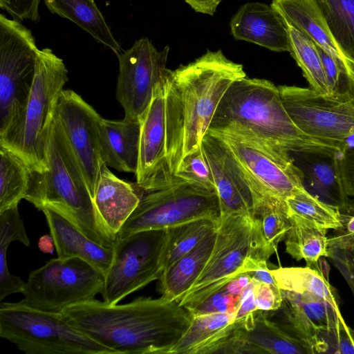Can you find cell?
I'll list each match as a JSON object with an SVG mask.
<instances>
[{"mask_svg":"<svg viewBox=\"0 0 354 354\" xmlns=\"http://www.w3.org/2000/svg\"><path fill=\"white\" fill-rule=\"evenodd\" d=\"M267 312L257 310L253 326L241 334L257 353L313 354L312 350L282 325L268 319Z\"/></svg>","mask_w":354,"mask_h":354,"instance_id":"28","label":"cell"},{"mask_svg":"<svg viewBox=\"0 0 354 354\" xmlns=\"http://www.w3.org/2000/svg\"><path fill=\"white\" fill-rule=\"evenodd\" d=\"M201 218L220 221L217 193L178 178L161 189L143 190L137 207L116 239L143 230H167Z\"/></svg>","mask_w":354,"mask_h":354,"instance_id":"8","label":"cell"},{"mask_svg":"<svg viewBox=\"0 0 354 354\" xmlns=\"http://www.w3.org/2000/svg\"><path fill=\"white\" fill-rule=\"evenodd\" d=\"M217 227L209 232L192 250L163 270L158 286L162 297L180 302L205 268L215 244Z\"/></svg>","mask_w":354,"mask_h":354,"instance_id":"25","label":"cell"},{"mask_svg":"<svg viewBox=\"0 0 354 354\" xmlns=\"http://www.w3.org/2000/svg\"><path fill=\"white\" fill-rule=\"evenodd\" d=\"M201 145L213 174L221 216L254 218L261 188L219 136L207 130Z\"/></svg>","mask_w":354,"mask_h":354,"instance_id":"15","label":"cell"},{"mask_svg":"<svg viewBox=\"0 0 354 354\" xmlns=\"http://www.w3.org/2000/svg\"><path fill=\"white\" fill-rule=\"evenodd\" d=\"M328 238V248H351L354 247V214H342V225Z\"/></svg>","mask_w":354,"mask_h":354,"instance_id":"43","label":"cell"},{"mask_svg":"<svg viewBox=\"0 0 354 354\" xmlns=\"http://www.w3.org/2000/svg\"><path fill=\"white\" fill-rule=\"evenodd\" d=\"M26 201L37 209H56L97 243L113 248L115 239L96 212L82 170L63 128L54 115L48 146V169L30 171Z\"/></svg>","mask_w":354,"mask_h":354,"instance_id":"4","label":"cell"},{"mask_svg":"<svg viewBox=\"0 0 354 354\" xmlns=\"http://www.w3.org/2000/svg\"><path fill=\"white\" fill-rule=\"evenodd\" d=\"M168 239V229L143 230L116 239L113 259L104 275L101 292L104 301L117 304L159 279L164 270Z\"/></svg>","mask_w":354,"mask_h":354,"instance_id":"10","label":"cell"},{"mask_svg":"<svg viewBox=\"0 0 354 354\" xmlns=\"http://www.w3.org/2000/svg\"><path fill=\"white\" fill-rule=\"evenodd\" d=\"M271 6L282 20L310 38L331 56L348 62L335 41L317 0H272Z\"/></svg>","mask_w":354,"mask_h":354,"instance_id":"23","label":"cell"},{"mask_svg":"<svg viewBox=\"0 0 354 354\" xmlns=\"http://www.w3.org/2000/svg\"><path fill=\"white\" fill-rule=\"evenodd\" d=\"M141 121L101 117L100 142L103 162L119 171L136 174L140 151Z\"/></svg>","mask_w":354,"mask_h":354,"instance_id":"22","label":"cell"},{"mask_svg":"<svg viewBox=\"0 0 354 354\" xmlns=\"http://www.w3.org/2000/svg\"><path fill=\"white\" fill-rule=\"evenodd\" d=\"M41 211L46 217L57 257H80L106 274L113 259V248L104 247L91 240L56 209L45 207Z\"/></svg>","mask_w":354,"mask_h":354,"instance_id":"21","label":"cell"},{"mask_svg":"<svg viewBox=\"0 0 354 354\" xmlns=\"http://www.w3.org/2000/svg\"><path fill=\"white\" fill-rule=\"evenodd\" d=\"M169 51V46L158 51L148 38L143 37L117 55L116 99L124 109V118L142 122L155 88L167 80Z\"/></svg>","mask_w":354,"mask_h":354,"instance_id":"14","label":"cell"},{"mask_svg":"<svg viewBox=\"0 0 354 354\" xmlns=\"http://www.w3.org/2000/svg\"><path fill=\"white\" fill-rule=\"evenodd\" d=\"M251 279L252 277L247 274H239L188 311L191 315L210 313L234 314L239 306L242 294Z\"/></svg>","mask_w":354,"mask_h":354,"instance_id":"37","label":"cell"},{"mask_svg":"<svg viewBox=\"0 0 354 354\" xmlns=\"http://www.w3.org/2000/svg\"><path fill=\"white\" fill-rule=\"evenodd\" d=\"M174 174L186 181L216 192L213 174L201 145L182 158Z\"/></svg>","mask_w":354,"mask_h":354,"instance_id":"38","label":"cell"},{"mask_svg":"<svg viewBox=\"0 0 354 354\" xmlns=\"http://www.w3.org/2000/svg\"><path fill=\"white\" fill-rule=\"evenodd\" d=\"M254 218L259 221L266 259L276 252L292 226L285 201L261 194L255 208Z\"/></svg>","mask_w":354,"mask_h":354,"instance_id":"30","label":"cell"},{"mask_svg":"<svg viewBox=\"0 0 354 354\" xmlns=\"http://www.w3.org/2000/svg\"><path fill=\"white\" fill-rule=\"evenodd\" d=\"M236 328L234 314L192 315L189 326L169 354H212Z\"/></svg>","mask_w":354,"mask_h":354,"instance_id":"26","label":"cell"},{"mask_svg":"<svg viewBox=\"0 0 354 354\" xmlns=\"http://www.w3.org/2000/svg\"><path fill=\"white\" fill-rule=\"evenodd\" d=\"M348 214H354V205H352L350 207V208L348 209Z\"/></svg>","mask_w":354,"mask_h":354,"instance_id":"46","label":"cell"},{"mask_svg":"<svg viewBox=\"0 0 354 354\" xmlns=\"http://www.w3.org/2000/svg\"><path fill=\"white\" fill-rule=\"evenodd\" d=\"M245 77L243 65L229 59L221 50H207L194 62L169 69L165 86V122L174 174L182 158L201 146L226 91Z\"/></svg>","mask_w":354,"mask_h":354,"instance_id":"2","label":"cell"},{"mask_svg":"<svg viewBox=\"0 0 354 354\" xmlns=\"http://www.w3.org/2000/svg\"><path fill=\"white\" fill-rule=\"evenodd\" d=\"M348 63L351 67V68L353 69V71H354V61H352V60H350L348 59Z\"/></svg>","mask_w":354,"mask_h":354,"instance_id":"47","label":"cell"},{"mask_svg":"<svg viewBox=\"0 0 354 354\" xmlns=\"http://www.w3.org/2000/svg\"><path fill=\"white\" fill-rule=\"evenodd\" d=\"M281 290L299 294H313L327 301L339 310L335 292L317 269L306 267L279 268L270 270Z\"/></svg>","mask_w":354,"mask_h":354,"instance_id":"32","label":"cell"},{"mask_svg":"<svg viewBox=\"0 0 354 354\" xmlns=\"http://www.w3.org/2000/svg\"><path fill=\"white\" fill-rule=\"evenodd\" d=\"M143 189L118 178L103 165L93 196L96 212L109 234L116 235L137 207Z\"/></svg>","mask_w":354,"mask_h":354,"instance_id":"20","label":"cell"},{"mask_svg":"<svg viewBox=\"0 0 354 354\" xmlns=\"http://www.w3.org/2000/svg\"><path fill=\"white\" fill-rule=\"evenodd\" d=\"M60 314L71 326L115 354H169L192 320L185 308L162 296L114 305L94 299Z\"/></svg>","mask_w":354,"mask_h":354,"instance_id":"1","label":"cell"},{"mask_svg":"<svg viewBox=\"0 0 354 354\" xmlns=\"http://www.w3.org/2000/svg\"><path fill=\"white\" fill-rule=\"evenodd\" d=\"M328 28L345 56L354 61V0H317Z\"/></svg>","mask_w":354,"mask_h":354,"instance_id":"35","label":"cell"},{"mask_svg":"<svg viewBox=\"0 0 354 354\" xmlns=\"http://www.w3.org/2000/svg\"><path fill=\"white\" fill-rule=\"evenodd\" d=\"M30 171L16 154L0 146V212L25 198Z\"/></svg>","mask_w":354,"mask_h":354,"instance_id":"33","label":"cell"},{"mask_svg":"<svg viewBox=\"0 0 354 354\" xmlns=\"http://www.w3.org/2000/svg\"><path fill=\"white\" fill-rule=\"evenodd\" d=\"M0 337L28 354H115L68 324L60 313L22 300L0 304Z\"/></svg>","mask_w":354,"mask_h":354,"instance_id":"6","label":"cell"},{"mask_svg":"<svg viewBox=\"0 0 354 354\" xmlns=\"http://www.w3.org/2000/svg\"><path fill=\"white\" fill-rule=\"evenodd\" d=\"M37 246L41 252L46 254H53L55 248L52 236L48 234L39 239Z\"/></svg>","mask_w":354,"mask_h":354,"instance_id":"45","label":"cell"},{"mask_svg":"<svg viewBox=\"0 0 354 354\" xmlns=\"http://www.w3.org/2000/svg\"><path fill=\"white\" fill-rule=\"evenodd\" d=\"M281 295L279 310L284 322L282 326L308 346L313 354L329 353L330 338L344 319L340 311L313 294L281 290Z\"/></svg>","mask_w":354,"mask_h":354,"instance_id":"18","label":"cell"},{"mask_svg":"<svg viewBox=\"0 0 354 354\" xmlns=\"http://www.w3.org/2000/svg\"><path fill=\"white\" fill-rule=\"evenodd\" d=\"M40 0H0V7L19 21L28 19L37 22L40 19Z\"/></svg>","mask_w":354,"mask_h":354,"instance_id":"40","label":"cell"},{"mask_svg":"<svg viewBox=\"0 0 354 354\" xmlns=\"http://www.w3.org/2000/svg\"><path fill=\"white\" fill-rule=\"evenodd\" d=\"M286 202L289 214L319 227L335 230L342 225L341 210L311 194L306 188L287 198Z\"/></svg>","mask_w":354,"mask_h":354,"instance_id":"34","label":"cell"},{"mask_svg":"<svg viewBox=\"0 0 354 354\" xmlns=\"http://www.w3.org/2000/svg\"><path fill=\"white\" fill-rule=\"evenodd\" d=\"M292 226L284 239L286 251L297 261L318 270L317 263L328 255V230L289 214Z\"/></svg>","mask_w":354,"mask_h":354,"instance_id":"29","label":"cell"},{"mask_svg":"<svg viewBox=\"0 0 354 354\" xmlns=\"http://www.w3.org/2000/svg\"><path fill=\"white\" fill-rule=\"evenodd\" d=\"M283 22L288 34V52L301 68L310 88L321 95L330 97L331 93L315 44L301 31Z\"/></svg>","mask_w":354,"mask_h":354,"instance_id":"31","label":"cell"},{"mask_svg":"<svg viewBox=\"0 0 354 354\" xmlns=\"http://www.w3.org/2000/svg\"><path fill=\"white\" fill-rule=\"evenodd\" d=\"M259 281L252 277L245 288L239 306L234 314V324L238 328L249 330L253 326L257 308L255 305L254 291Z\"/></svg>","mask_w":354,"mask_h":354,"instance_id":"39","label":"cell"},{"mask_svg":"<svg viewBox=\"0 0 354 354\" xmlns=\"http://www.w3.org/2000/svg\"><path fill=\"white\" fill-rule=\"evenodd\" d=\"M165 82L155 88L141 122L139 160L135 175L136 183L144 191L167 187L178 178L171 171L167 157Z\"/></svg>","mask_w":354,"mask_h":354,"instance_id":"17","label":"cell"},{"mask_svg":"<svg viewBox=\"0 0 354 354\" xmlns=\"http://www.w3.org/2000/svg\"><path fill=\"white\" fill-rule=\"evenodd\" d=\"M210 131L227 144L263 193L286 201L306 188L304 173L288 150L247 134Z\"/></svg>","mask_w":354,"mask_h":354,"instance_id":"13","label":"cell"},{"mask_svg":"<svg viewBox=\"0 0 354 354\" xmlns=\"http://www.w3.org/2000/svg\"><path fill=\"white\" fill-rule=\"evenodd\" d=\"M208 130L254 136L289 152H342L301 131L283 104L272 82L245 77L235 81L223 96Z\"/></svg>","mask_w":354,"mask_h":354,"instance_id":"3","label":"cell"},{"mask_svg":"<svg viewBox=\"0 0 354 354\" xmlns=\"http://www.w3.org/2000/svg\"><path fill=\"white\" fill-rule=\"evenodd\" d=\"M346 279L354 295V247L328 248V255Z\"/></svg>","mask_w":354,"mask_h":354,"instance_id":"42","label":"cell"},{"mask_svg":"<svg viewBox=\"0 0 354 354\" xmlns=\"http://www.w3.org/2000/svg\"><path fill=\"white\" fill-rule=\"evenodd\" d=\"M266 260L257 218L221 216L212 254L201 274L179 302L187 310L244 272L248 260Z\"/></svg>","mask_w":354,"mask_h":354,"instance_id":"7","label":"cell"},{"mask_svg":"<svg viewBox=\"0 0 354 354\" xmlns=\"http://www.w3.org/2000/svg\"><path fill=\"white\" fill-rule=\"evenodd\" d=\"M337 162L346 192L354 197V147L338 153Z\"/></svg>","mask_w":354,"mask_h":354,"instance_id":"44","label":"cell"},{"mask_svg":"<svg viewBox=\"0 0 354 354\" xmlns=\"http://www.w3.org/2000/svg\"><path fill=\"white\" fill-rule=\"evenodd\" d=\"M231 34L275 52L289 51L286 26L271 5L249 2L243 5L230 22Z\"/></svg>","mask_w":354,"mask_h":354,"instance_id":"19","label":"cell"},{"mask_svg":"<svg viewBox=\"0 0 354 354\" xmlns=\"http://www.w3.org/2000/svg\"><path fill=\"white\" fill-rule=\"evenodd\" d=\"M68 80L63 59L51 49H38L27 103L14 124L0 136V146L16 154L32 171L48 169V146L57 101Z\"/></svg>","mask_w":354,"mask_h":354,"instance_id":"5","label":"cell"},{"mask_svg":"<svg viewBox=\"0 0 354 354\" xmlns=\"http://www.w3.org/2000/svg\"><path fill=\"white\" fill-rule=\"evenodd\" d=\"M55 115L79 162L93 196L104 164L100 142L101 116L74 91L63 90Z\"/></svg>","mask_w":354,"mask_h":354,"instance_id":"16","label":"cell"},{"mask_svg":"<svg viewBox=\"0 0 354 354\" xmlns=\"http://www.w3.org/2000/svg\"><path fill=\"white\" fill-rule=\"evenodd\" d=\"M38 48L21 21L0 15V136L17 120L30 93Z\"/></svg>","mask_w":354,"mask_h":354,"instance_id":"11","label":"cell"},{"mask_svg":"<svg viewBox=\"0 0 354 354\" xmlns=\"http://www.w3.org/2000/svg\"><path fill=\"white\" fill-rule=\"evenodd\" d=\"M50 12L69 19L116 55L122 49L93 0H44Z\"/></svg>","mask_w":354,"mask_h":354,"instance_id":"27","label":"cell"},{"mask_svg":"<svg viewBox=\"0 0 354 354\" xmlns=\"http://www.w3.org/2000/svg\"><path fill=\"white\" fill-rule=\"evenodd\" d=\"M104 275L80 257L55 258L32 270L25 283L23 301L37 310L61 313L101 293Z\"/></svg>","mask_w":354,"mask_h":354,"instance_id":"9","label":"cell"},{"mask_svg":"<svg viewBox=\"0 0 354 354\" xmlns=\"http://www.w3.org/2000/svg\"><path fill=\"white\" fill-rule=\"evenodd\" d=\"M296 125L310 136L344 152L354 147V104L321 95L310 88L278 86Z\"/></svg>","mask_w":354,"mask_h":354,"instance_id":"12","label":"cell"},{"mask_svg":"<svg viewBox=\"0 0 354 354\" xmlns=\"http://www.w3.org/2000/svg\"><path fill=\"white\" fill-rule=\"evenodd\" d=\"M254 300L259 310L277 311L282 304L281 290L278 286L259 281L255 288Z\"/></svg>","mask_w":354,"mask_h":354,"instance_id":"41","label":"cell"},{"mask_svg":"<svg viewBox=\"0 0 354 354\" xmlns=\"http://www.w3.org/2000/svg\"><path fill=\"white\" fill-rule=\"evenodd\" d=\"M337 153L321 151L298 153L301 156L304 182L324 201L345 210L352 205L347 195L337 162Z\"/></svg>","mask_w":354,"mask_h":354,"instance_id":"24","label":"cell"},{"mask_svg":"<svg viewBox=\"0 0 354 354\" xmlns=\"http://www.w3.org/2000/svg\"><path fill=\"white\" fill-rule=\"evenodd\" d=\"M219 222L201 218L168 229L164 270L192 250L209 232L218 227Z\"/></svg>","mask_w":354,"mask_h":354,"instance_id":"36","label":"cell"}]
</instances>
